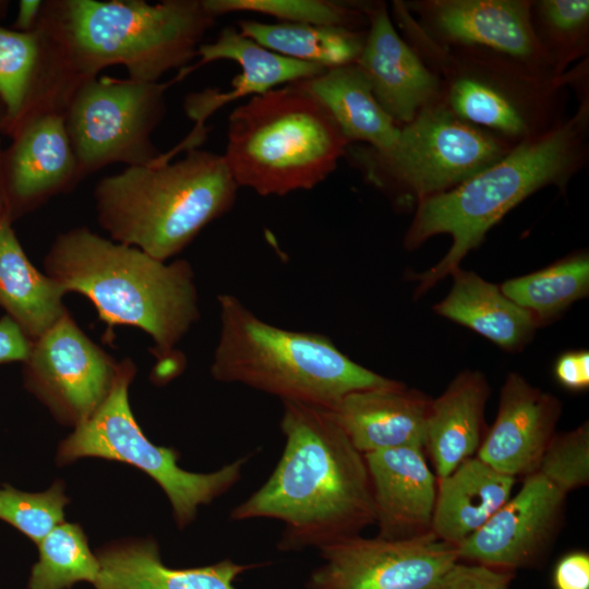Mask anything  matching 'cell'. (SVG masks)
Masks as SVG:
<instances>
[{
    "instance_id": "37",
    "label": "cell",
    "mask_w": 589,
    "mask_h": 589,
    "mask_svg": "<svg viewBox=\"0 0 589 589\" xmlns=\"http://www.w3.org/2000/svg\"><path fill=\"white\" fill-rule=\"evenodd\" d=\"M556 381L570 390L589 387V352L587 350L562 353L554 364Z\"/></svg>"
},
{
    "instance_id": "31",
    "label": "cell",
    "mask_w": 589,
    "mask_h": 589,
    "mask_svg": "<svg viewBox=\"0 0 589 589\" xmlns=\"http://www.w3.org/2000/svg\"><path fill=\"white\" fill-rule=\"evenodd\" d=\"M37 545L39 558L32 568L28 589H67L82 580L96 581L99 562L79 525L61 522Z\"/></svg>"
},
{
    "instance_id": "38",
    "label": "cell",
    "mask_w": 589,
    "mask_h": 589,
    "mask_svg": "<svg viewBox=\"0 0 589 589\" xmlns=\"http://www.w3.org/2000/svg\"><path fill=\"white\" fill-rule=\"evenodd\" d=\"M555 589H589V555L576 551L564 555L553 573Z\"/></svg>"
},
{
    "instance_id": "18",
    "label": "cell",
    "mask_w": 589,
    "mask_h": 589,
    "mask_svg": "<svg viewBox=\"0 0 589 589\" xmlns=\"http://www.w3.org/2000/svg\"><path fill=\"white\" fill-rule=\"evenodd\" d=\"M561 401L516 372L507 375L497 413L477 452L496 471L517 478L537 471L554 436Z\"/></svg>"
},
{
    "instance_id": "14",
    "label": "cell",
    "mask_w": 589,
    "mask_h": 589,
    "mask_svg": "<svg viewBox=\"0 0 589 589\" xmlns=\"http://www.w3.org/2000/svg\"><path fill=\"white\" fill-rule=\"evenodd\" d=\"M567 493L536 471L472 536L457 545L459 561L515 570L541 561L562 522Z\"/></svg>"
},
{
    "instance_id": "39",
    "label": "cell",
    "mask_w": 589,
    "mask_h": 589,
    "mask_svg": "<svg viewBox=\"0 0 589 589\" xmlns=\"http://www.w3.org/2000/svg\"><path fill=\"white\" fill-rule=\"evenodd\" d=\"M33 339L9 315L0 318V364L24 363L29 357Z\"/></svg>"
},
{
    "instance_id": "32",
    "label": "cell",
    "mask_w": 589,
    "mask_h": 589,
    "mask_svg": "<svg viewBox=\"0 0 589 589\" xmlns=\"http://www.w3.org/2000/svg\"><path fill=\"white\" fill-rule=\"evenodd\" d=\"M216 17L235 12L269 15L279 22L363 29L368 19L358 1L330 0H204Z\"/></svg>"
},
{
    "instance_id": "6",
    "label": "cell",
    "mask_w": 589,
    "mask_h": 589,
    "mask_svg": "<svg viewBox=\"0 0 589 589\" xmlns=\"http://www.w3.org/2000/svg\"><path fill=\"white\" fill-rule=\"evenodd\" d=\"M217 299L220 332L211 374L218 382L327 409L351 393L402 384L351 360L327 336L266 323L232 294Z\"/></svg>"
},
{
    "instance_id": "7",
    "label": "cell",
    "mask_w": 589,
    "mask_h": 589,
    "mask_svg": "<svg viewBox=\"0 0 589 589\" xmlns=\"http://www.w3.org/2000/svg\"><path fill=\"white\" fill-rule=\"evenodd\" d=\"M390 17L407 44L437 76L442 101L458 118L517 144L561 122L564 84L552 72L473 46L431 38L402 0Z\"/></svg>"
},
{
    "instance_id": "8",
    "label": "cell",
    "mask_w": 589,
    "mask_h": 589,
    "mask_svg": "<svg viewBox=\"0 0 589 589\" xmlns=\"http://www.w3.org/2000/svg\"><path fill=\"white\" fill-rule=\"evenodd\" d=\"M348 145L324 105L296 82L237 106L223 155L239 188L283 196L323 182Z\"/></svg>"
},
{
    "instance_id": "36",
    "label": "cell",
    "mask_w": 589,
    "mask_h": 589,
    "mask_svg": "<svg viewBox=\"0 0 589 589\" xmlns=\"http://www.w3.org/2000/svg\"><path fill=\"white\" fill-rule=\"evenodd\" d=\"M513 570L457 562L431 589H509Z\"/></svg>"
},
{
    "instance_id": "25",
    "label": "cell",
    "mask_w": 589,
    "mask_h": 589,
    "mask_svg": "<svg viewBox=\"0 0 589 589\" xmlns=\"http://www.w3.org/2000/svg\"><path fill=\"white\" fill-rule=\"evenodd\" d=\"M452 276L448 294L433 306L437 315L474 330L507 351H518L531 340L539 323L500 287L461 268Z\"/></svg>"
},
{
    "instance_id": "34",
    "label": "cell",
    "mask_w": 589,
    "mask_h": 589,
    "mask_svg": "<svg viewBox=\"0 0 589 589\" xmlns=\"http://www.w3.org/2000/svg\"><path fill=\"white\" fill-rule=\"evenodd\" d=\"M68 502L59 482L40 493L24 492L4 485L0 488V519L38 543L56 526L63 522Z\"/></svg>"
},
{
    "instance_id": "2",
    "label": "cell",
    "mask_w": 589,
    "mask_h": 589,
    "mask_svg": "<svg viewBox=\"0 0 589 589\" xmlns=\"http://www.w3.org/2000/svg\"><path fill=\"white\" fill-rule=\"evenodd\" d=\"M285 445L266 482L230 512L233 521L277 519L283 552L322 549L375 524L371 479L332 410L283 401Z\"/></svg>"
},
{
    "instance_id": "21",
    "label": "cell",
    "mask_w": 589,
    "mask_h": 589,
    "mask_svg": "<svg viewBox=\"0 0 589 589\" xmlns=\"http://www.w3.org/2000/svg\"><path fill=\"white\" fill-rule=\"evenodd\" d=\"M431 400L402 383L351 393L329 410L362 454L405 446L424 448Z\"/></svg>"
},
{
    "instance_id": "15",
    "label": "cell",
    "mask_w": 589,
    "mask_h": 589,
    "mask_svg": "<svg viewBox=\"0 0 589 589\" xmlns=\"http://www.w3.org/2000/svg\"><path fill=\"white\" fill-rule=\"evenodd\" d=\"M404 2L420 27L443 45L490 49L553 73L533 32L530 0Z\"/></svg>"
},
{
    "instance_id": "35",
    "label": "cell",
    "mask_w": 589,
    "mask_h": 589,
    "mask_svg": "<svg viewBox=\"0 0 589 589\" xmlns=\"http://www.w3.org/2000/svg\"><path fill=\"white\" fill-rule=\"evenodd\" d=\"M537 471L565 493L588 485V422H584L575 430L555 433L542 455Z\"/></svg>"
},
{
    "instance_id": "19",
    "label": "cell",
    "mask_w": 589,
    "mask_h": 589,
    "mask_svg": "<svg viewBox=\"0 0 589 589\" xmlns=\"http://www.w3.org/2000/svg\"><path fill=\"white\" fill-rule=\"evenodd\" d=\"M83 178L63 115L41 113L20 124L3 178L11 217L14 209L38 206Z\"/></svg>"
},
{
    "instance_id": "10",
    "label": "cell",
    "mask_w": 589,
    "mask_h": 589,
    "mask_svg": "<svg viewBox=\"0 0 589 589\" xmlns=\"http://www.w3.org/2000/svg\"><path fill=\"white\" fill-rule=\"evenodd\" d=\"M135 373L131 359L119 362L107 398L61 443L58 460L67 464L91 456L135 466L160 485L171 504L177 525L183 528L192 522L201 505L211 504L241 479L249 456L208 473L180 468L178 452L152 443L132 413L129 386Z\"/></svg>"
},
{
    "instance_id": "13",
    "label": "cell",
    "mask_w": 589,
    "mask_h": 589,
    "mask_svg": "<svg viewBox=\"0 0 589 589\" xmlns=\"http://www.w3.org/2000/svg\"><path fill=\"white\" fill-rule=\"evenodd\" d=\"M309 589H431L457 562V546L432 531L412 539L354 536L320 549Z\"/></svg>"
},
{
    "instance_id": "16",
    "label": "cell",
    "mask_w": 589,
    "mask_h": 589,
    "mask_svg": "<svg viewBox=\"0 0 589 589\" xmlns=\"http://www.w3.org/2000/svg\"><path fill=\"white\" fill-rule=\"evenodd\" d=\"M196 57L200 59L194 65L180 70L182 79L197 68L218 60L237 62L241 72L225 92L208 88L185 97L184 110L194 121V128L172 151L160 154L157 163L170 161L179 152L197 148L207 133L205 121L221 107L239 98L261 95L280 85L312 79L327 70L273 52L231 26L223 28L215 41L201 44Z\"/></svg>"
},
{
    "instance_id": "23",
    "label": "cell",
    "mask_w": 589,
    "mask_h": 589,
    "mask_svg": "<svg viewBox=\"0 0 589 589\" xmlns=\"http://www.w3.org/2000/svg\"><path fill=\"white\" fill-rule=\"evenodd\" d=\"M96 589H236L237 577L259 565L227 558L194 568H171L160 558L153 540L110 545L97 555Z\"/></svg>"
},
{
    "instance_id": "11",
    "label": "cell",
    "mask_w": 589,
    "mask_h": 589,
    "mask_svg": "<svg viewBox=\"0 0 589 589\" xmlns=\"http://www.w3.org/2000/svg\"><path fill=\"white\" fill-rule=\"evenodd\" d=\"M176 82L96 76L74 93L63 116L83 177L116 163L148 165L159 156L151 136L165 116L166 91Z\"/></svg>"
},
{
    "instance_id": "41",
    "label": "cell",
    "mask_w": 589,
    "mask_h": 589,
    "mask_svg": "<svg viewBox=\"0 0 589 589\" xmlns=\"http://www.w3.org/2000/svg\"><path fill=\"white\" fill-rule=\"evenodd\" d=\"M5 213H9V209H8L7 194H5V188H4V181H3V173H1L0 171V217L4 215Z\"/></svg>"
},
{
    "instance_id": "4",
    "label": "cell",
    "mask_w": 589,
    "mask_h": 589,
    "mask_svg": "<svg viewBox=\"0 0 589 589\" xmlns=\"http://www.w3.org/2000/svg\"><path fill=\"white\" fill-rule=\"evenodd\" d=\"M44 267L67 293L74 291L92 301L108 336L116 325L145 332L160 362L200 318L194 272L188 261L166 264L86 227L58 235Z\"/></svg>"
},
{
    "instance_id": "5",
    "label": "cell",
    "mask_w": 589,
    "mask_h": 589,
    "mask_svg": "<svg viewBox=\"0 0 589 589\" xmlns=\"http://www.w3.org/2000/svg\"><path fill=\"white\" fill-rule=\"evenodd\" d=\"M238 189L224 155L194 148L177 161L107 176L94 197L111 240L166 262L232 208Z\"/></svg>"
},
{
    "instance_id": "20",
    "label": "cell",
    "mask_w": 589,
    "mask_h": 589,
    "mask_svg": "<svg viewBox=\"0 0 589 589\" xmlns=\"http://www.w3.org/2000/svg\"><path fill=\"white\" fill-rule=\"evenodd\" d=\"M378 537L406 540L431 531L437 478L424 448L405 446L364 454Z\"/></svg>"
},
{
    "instance_id": "27",
    "label": "cell",
    "mask_w": 589,
    "mask_h": 589,
    "mask_svg": "<svg viewBox=\"0 0 589 589\" xmlns=\"http://www.w3.org/2000/svg\"><path fill=\"white\" fill-rule=\"evenodd\" d=\"M297 83L324 105L349 144L385 149L398 139L400 125L380 106L356 63Z\"/></svg>"
},
{
    "instance_id": "29",
    "label": "cell",
    "mask_w": 589,
    "mask_h": 589,
    "mask_svg": "<svg viewBox=\"0 0 589 589\" xmlns=\"http://www.w3.org/2000/svg\"><path fill=\"white\" fill-rule=\"evenodd\" d=\"M500 288L509 300L532 314L541 326L588 296V254L574 253L545 268L508 279Z\"/></svg>"
},
{
    "instance_id": "30",
    "label": "cell",
    "mask_w": 589,
    "mask_h": 589,
    "mask_svg": "<svg viewBox=\"0 0 589 589\" xmlns=\"http://www.w3.org/2000/svg\"><path fill=\"white\" fill-rule=\"evenodd\" d=\"M531 23L555 77L589 51V1H532Z\"/></svg>"
},
{
    "instance_id": "1",
    "label": "cell",
    "mask_w": 589,
    "mask_h": 589,
    "mask_svg": "<svg viewBox=\"0 0 589 589\" xmlns=\"http://www.w3.org/2000/svg\"><path fill=\"white\" fill-rule=\"evenodd\" d=\"M216 19L204 0L44 1L25 112L63 115L74 93L112 65L131 80L158 82L188 67Z\"/></svg>"
},
{
    "instance_id": "9",
    "label": "cell",
    "mask_w": 589,
    "mask_h": 589,
    "mask_svg": "<svg viewBox=\"0 0 589 589\" xmlns=\"http://www.w3.org/2000/svg\"><path fill=\"white\" fill-rule=\"evenodd\" d=\"M515 145L458 118L440 101L400 125L388 148L349 144L345 157L366 182L404 209L459 185Z\"/></svg>"
},
{
    "instance_id": "40",
    "label": "cell",
    "mask_w": 589,
    "mask_h": 589,
    "mask_svg": "<svg viewBox=\"0 0 589 589\" xmlns=\"http://www.w3.org/2000/svg\"><path fill=\"white\" fill-rule=\"evenodd\" d=\"M44 1L22 0L19 3L15 26L20 32H33L40 16Z\"/></svg>"
},
{
    "instance_id": "3",
    "label": "cell",
    "mask_w": 589,
    "mask_h": 589,
    "mask_svg": "<svg viewBox=\"0 0 589 589\" xmlns=\"http://www.w3.org/2000/svg\"><path fill=\"white\" fill-rule=\"evenodd\" d=\"M589 97H580L575 115L550 130L517 143L504 157L459 185L428 197L414 207L404 237L407 250L448 235L452 245L433 267L412 275L417 298L460 268L488 231L510 209L548 185L565 190L588 161Z\"/></svg>"
},
{
    "instance_id": "33",
    "label": "cell",
    "mask_w": 589,
    "mask_h": 589,
    "mask_svg": "<svg viewBox=\"0 0 589 589\" xmlns=\"http://www.w3.org/2000/svg\"><path fill=\"white\" fill-rule=\"evenodd\" d=\"M39 38L0 27V98L7 120L14 123L26 104L39 58Z\"/></svg>"
},
{
    "instance_id": "24",
    "label": "cell",
    "mask_w": 589,
    "mask_h": 589,
    "mask_svg": "<svg viewBox=\"0 0 589 589\" xmlns=\"http://www.w3.org/2000/svg\"><path fill=\"white\" fill-rule=\"evenodd\" d=\"M516 478L501 473L477 456L437 479L431 531L458 545L478 531L510 497Z\"/></svg>"
},
{
    "instance_id": "28",
    "label": "cell",
    "mask_w": 589,
    "mask_h": 589,
    "mask_svg": "<svg viewBox=\"0 0 589 589\" xmlns=\"http://www.w3.org/2000/svg\"><path fill=\"white\" fill-rule=\"evenodd\" d=\"M239 32L284 57L333 69L354 64L364 46L366 29L300 23H262L240 20Z\"/></svg>"
},
{
    "instance_id": "26",
    "label": "cell",
    "mask_w": 589,
    "mask_h": 589,
    "mask_svg": "<svg viewBox=\"0 0 589 589\" xmlns=\"http://www.w3.org/2000/svg\"><path fill=\"white\" fill-rule=\"evenodd\" d=\"M0 217V306L35 340L64 314L65 290L28 260L12 227Z\"/></svg>"
},
{
    "instance_id": "17",
    "label": "cell",
    "mask_w": 589,
    "mask_h": 589,
    "mask_svg": "<svg viewBox=\"0 0 589 589\" xmlns=\"http://www.w3.org/2000/svg\"><path fill=\"white\" fill-rule=\"evenodd\" d=\"M358 5L368 28L356 64L385 112L399 125L407 124L442 101L440 81L401 37L385 2L358 1Z\"/></svg>"
},
{
    "instance_id": "12",
    "label": "cell",
    "mask_w": 589,
    "mask_h": 589,
    "mask_svg": "<svg viewBox=\"0 0 589 589\" xmlns=\"http://www.w3.org/2000/svg\"><path fill=\"white\" fill-rule=\"evenodd\" d=\"M119 362L80 328L68 310L33 340L23 363L25 387L63 423L80 425L107 398Z\"/></svg>"
},
{
    "instance_id": "22",
    "label": "cell",
    "mask_w": 589,
    "mask_h": 589,
    "mask_svg": "<svg viewBox=\"0 0 589 589\" xmlns=\"http://www.w3.org/2000/svg\"><path fill=\"white\" fill-rule=\"evenodd\" d=\"M491 388L479 371L460 372L444 393L431 400L424 450L437 479L474 457L485 434L484 409Z\"/></svg>"
}]
</instances>
